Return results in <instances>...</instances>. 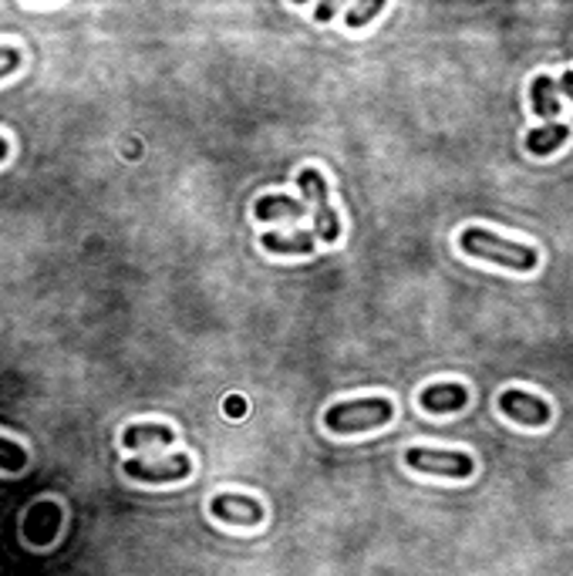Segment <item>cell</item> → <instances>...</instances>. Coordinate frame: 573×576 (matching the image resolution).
I'll return each mask as SVG.
<instances>
[{
	"label": "cell",
	"instance_id": "1",
	"mask_svg": "<svg viewBox=\"0 0 573 576\" xmlns=\"http://www.w3.org/2000/svg\"><path fill=\"white\" fill-rule=\"evenodd\" d=\"M458 250H463L466 256H476V260H486V263H496V266H506V271H516V274L537 271V263H540V253L533 250L529 243L503 240V237L489 233V229H482V226L463 229V237H458Z\"/></svg>",
	"mask_w": 573,
	"mask_h": 576
},
{
	"label": "cell",
	"instance_id": "2",
	"mask_svg": "<svg viewBox=\"0 0 573 576\" xmlns=\"http://www.w3.org/2000/svg\"><path fill=\"white\" fill-rule=\"evenodd\" d=\"M395 418V405L389 398H355V401H337L324 411V425L334 435H358L389 425Z\"/></svg>",
	"mask_w": 573,
	"mask_h": 576
},
{
	"label": "cell",
	"instance_id": "3",
	"mask_svg": "<svg viewBox=\"0 0 573 576\" xmlns=\"http://www.w3.org/2000/svg\"><path fill=\"white\" fill-rule=\"evenodd\" d=\"M303 196L314 203V237L321 243H337L341 240V216L331 209V200H327V182L318 169H300L297 176Z\"/></svg>",
	"mask_w": 573,
	"mask_h": 576
},
{
	"label": "cell",
	"instance_id": "4",
	"mask_svg": "<svg viewBox=\"0 0 573 576\" xmlns=\"http://www.w3.org/2000/svg\"><path fill=\"white\" fill-rule=\"evenodd\" d=\"M405 466L415 472L445 476V479H458V482L476 472V463L466 452H442V448H408Z\"/></svg>",
	"mask_w": 573,
	"mask_h": 576
},
{
	"label": "cell",
	"instance_id": "5",
	"mask_svg": "<svg viewBox=\"0 0 573 576\" xmlns=\"http://www.w3.org/2000/svg\"><path fill=\"white\" fill-rule=\"evenodd\" d=\"M193 472V458L186 452H172L166 458H129L126 463V479L159 485V482H179Z\"/></svg>",
	"mask_w": 573,
	"mask_h": 576
},
{
	"label": "cell",
	"instance_id": "6",
	"mask_svg": "<svg viewBox=\"0 0 573 576\" xmlns=\"http://www.w3.org/2000/svg\"><path fill=\"white\" fill-rule=\"evenodd\" d=\"M500 408L503 415H510L513 421H520V425H529V429H544L547 421L553 418L550 405L537 395H529V392H520V388H506L500 395Z\"/></svg>",
	"mask_w": 573,
	"mask_h": 576
},
{
	"label": "cell",
	"instance_id": "7",
	"mask_svg": "<svg viewBox=\"0 0 573 576\" xmlns=\"http://www.w3.org/2000/svg\"><path fill=\"white\" fill-rule=\"evenodd\" d=\"M210 513L219 519V523H229V526H260L263 523V506L250 495H229V492H219L213 503H210Z\"/></svg>",
	"mask_w": 573,
	"mask_h": 576
},
{
	"label": "cell",
	"instance_id": "8",
	"mask_svg": "<svg viewBox=\"0 0 573 576\" xmlns=\"http://www.w3.org/2000/svg\"><path fill=\"white\" fill-rule=\"evenodd\" d=\"M61 519H64V513H61L58 503H34L31 513L24 516V540L31 547L55 543V536L61 529Z\"/></svg>",
	"mask_w": 573,
	"mask_h": 576
},
{
	"label": "cell",
	"instance_id": "9",
	"mask_svg": "<svg viewBox=\"0 0 573 576\" xmlns=\"http://www.w3.org/2000/svg\"><path fill=\"white\" fill-rule=\"evenodd\" d=\"M422 408L432 411V415H449V411H458V408H466L469 405V392L463 388V384H429V388L422 392Z\"/></svg>",
	"mask_w": 573,
	"mask_h": 576
},
{
	"label": "cell",
	"instance_id": "10",
	"mask_svg": "<svg viewBox=\"0 0 573 576\" xmlns=\"http://www.w3.org/2000/svg\"><path fill=\"white\" fill-rule=\"evenodd\" d=\"M253 216L256 223H277V219H303L308 216V209H303L300 200H290V196H280V192H274V196H260L256 206H253Z\"/></svg>",
	"mask_w": 573,
	"mask_h": 576
},
{
	"label": "cell",
	"instance_id": "11",
	"mask_svg": "<svg viewBox=\"0 0 573 576\" xmlns=\"http://www.w3.org/2000/svg\"><path fill=\"white\" fill-rule=\"evenodd\" d=\"M176 432L169 425H159V421H139V425H129L122 432V445L126 448H145V445H172Z\"/></svg>",
	"mask_w": 573,
	"mask_h": 576
},
{
	"label": "cell",
	"instance_id": "12",
	"mask_svg": "<svg viewBox=\"0 0 573 576\" xmlns=\"http://www.w3.org/2000/svg\"><path fill=\"white\" fill-rule=\"evenodd\" d=\"M529 101H533V111H537L540 119L557 122V115H560V95H557V82L550 79V74H537V79H533Z\"/></svg>",
	"mask_w": 573,
	"mask_h": 576
},
{
	"label": "cell",
	"instance_id": "13",
	"mask_svg": "<svg viewBox=\"0 0 573 576\" xmlns=\"http://www.w3.org/2000/svg\"><path fill=\"white\" fill-rule=\"evenodd\" d=\"M314 233H263V250L277 256H303L314 253Z\"/></svg>",
	"mask_w": 573,
	"mask_h": 576
},
{
	"label": "cell",
	"instance_id": "14",
	"mask_svg": "<svg viewBox=\"0 0 573 576\" xmlns=\"http://www.w3.org/2000/svg\"><path fill=\"white\" fill-rule=\"evenodd\" d=\"M566 125H557V122H547L540 129H529L526 135V148L533 152V156H550V152H557L563 142H566Z\"/></svg>",
	"mask_w": 573,
	"mask_h": 576
},
{
	"label": "cell",
	"instance_id": "15",
	"mask_svg": "<svg viewBox=\"0 0 573 576\" xmlns=\"http://www.w3.org/2000/svg\"><path fill=\"white\" fill-rule=\"evenodd\" d=\"M27 466V452L11 442V439H0V469L4 472H21Z\"/></svg>",
	"mask_w": 573,
	"mask_h": 576
},
{
	"label": "cell",
	"instance_id": "16",
	"mask_svg": "<svg viewBox=\"0 0 573 576\" xmlns=\"http://www.w3.org/2000/svg\"><path fill=\"white\" fill-rule=\"evenodd\" d=\"M381 11H385V4H381V0H374V4H355V8L348 11V27H365V24L374 21Z\"/></svg>",
	"mask_w": 573,
	"mask_h": 576
},
{
	"label": "cell",
	"instance_id": "17",
	"mask_svg": "<svg viewBox=\"0 0 573 576\" xmlns=\"http://www.w3.org/2000/svg\"><path fill=\"white\" fill-rule=\"evenodd\" d=\"M21 68V48H0V79H8L11 71Z\"/></svg>",
	"mask_w": 573,
	"mask_h": 576
},
{
	"label": "cell",
	"instance_id": "18",
	"mask_svg": "<svg viewBox=\"0 0 573 576\" xmlns=\"http://www.w3.org/2000/svg\"><path fill=\"white\" fill-rule=\"evenodd\" d=\"M557 92H563L566 98H573V71H563L560 82H557Z\"/></svg>",
	"mask_w": 573,
	"mask_h": 576
},
{
	"label": "cell",
	"instance_id": "19",
	"mask_svg": "<svg viewBox=\"0 0 573 576\" xmlns=\"http://www.w3.org/2000/svg\"><path fill=\"white\" fill-rule=\"evenodd\" d=\"M243 411H247V401H243V398H226V415H237V418H240Z\"/></svg>",
	"mask_w": 573,
	"mask_h": 576
},
{
	"label": "cell",
	"instance_id": "20",
	"mask_svg": "<svg viewBox=\"0 0 573 576\" xmlns=\"http://www.w3.org/2000/svg\"><path fill=\"white\" fill-rule=\"evenodd\" d=\"M334 14H337V4H321V8L314 11V17H318V21H331Z\"/></svg>",
	"mask_w": 573,
	"mask_h": 576
},
{
	"label": "cell",
	"instance_id": "21",
	"mask_svg": "<svg viewBox=\"0 0 573 576\" xmlns=\"http://www.w3.org/2000/svg\"><path fill=\"white\" fill-rule=\"evenodd\" d=\"M8 152H11V145H8V139H4V135H0V163L8 159Z\"/></svg>",
	"mask_w": 573,
	"mask_h": 576
}]
</instances>
